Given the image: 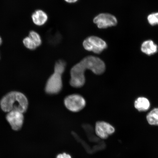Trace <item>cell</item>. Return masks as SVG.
I'll use <instances>...</instances> for the list:
<instances>
[{"label": "cell", "mask_w": 158, "mask_h": 158, "mask_svg": "<svg viewBox=\"0 0 158 158\" xmlns=\"http://www.w3.org/2000/svg\"><path fill=\"white\" fill-rule=\"evenodd\" d=\"M86 70L91 71L98 75L103 73L106 70V65L101 59L93 56L85 57L80 62L71 69L70 84L75 88H80L85 82V72Z\"/></svg>", "instance_id": "1"}, {"label": "cell", "mask_w": 158, "mask_h": 158, "mask_svg": "<svg viewBox=\"0 0 158 158\" xmlns=\"http://www.w3.org/2000/svg\"><path fill=\"white\" fill-rule=\"evenodd\" d=\"M0 104L5 112L16 110L23 113L27 111L28 102L26 97L21 93L12 92L3 97Z\"/></svg>", "instance_id": "2"}, {"label": "cell", "mask_w": 158, "mask_h": 158, "mask_svg": "<svg viewBox=\"0 0 158 158\" xmlns=\"http://www.w3.org/2000/svg\"><path fill=\"white\" fill-rule=\"evenodd\" d=\"M83 46L85 50L100 54L107 47L105 41L97 36L92 35L87 37L83 42Z\"/></svg>", "instance_id": "3"}, {"label": "cell", "mask_w": 158, "mask_h": 158, "mask_svg": "<svg viewBox=\"0 0 158 158\" xmlns=\"http://www.w3.org/2000/svg\"><path fill=\"white\" fill-rule=\"evenodd\" d=\"M64 104L70 111L73 112H80L86 106L85 98L80 94H72L64 98Z\"/></svg>", "instance_id": "4"}, {"label": "cell", "mask_w": 158, "mask_h": 158, "mask_svg": "<svg viewBox=\"0 0 158 158\" xmlns=\"http://www.w3.org/2000/svg\"><path fill=\"white\" fill-rule=\"evenodd\" d=\"M62 75L54 72L47 81L45 91L47 94H55L60 92L62 88Z\"/></svg>", "instance_id": "5"}, {"label": "cell", "mask_w": 158, "mask_h": 158, "mask_svg": "<svg viewBox=\"0 0 158 158\" xmlns=\"http://www.w3.org/2000/svg\"><path fill=\"white\" fill-rule=\"evenodd\" d=\"M93 21L99 29H106L114 26L117 23L116 17L108 13L100 14L94 18Z\"/></svg>", "instance_id": "6"}, {"label": "cell", "mask_w": 158, "mask_h": 158, "mask_svg": "<svg viewBox=\"0 0 158 158\" xmlns=\"http://www.w3.org/2000/svg\"><path fill=\"white\" fill-rule=\"evenodd\" d=\"M95 131L98 137L106 139L114 133L115 129L113 126L107 122L98 121L96 124Z\"/></svg>", "instance_id": "7"}, {"label": "cell", "mask_w": 158, "mask_h": 158, "mask_svg": "<svg viewBox=\"0 0 158 158\" xmlns=\"http://www.w3.org/2000/svg\"><path fill=\"white\" fill-rule=\"evenodd\" d=\"M6 118L13 130H18L22 127L24 117L21 112L13 110L8 112Z\"/></svg>", "instance_id": "8"}, {"label": "cell", "mask_w": 158, "mask_h": 158, "mask_svg": "<svg viewBox=\"0 0 158 158\" xmlns=\"http://www.w3.org/2000/svg\"><path fill=\"white\" fill-rule=\"evenodd\" d=\"M31 19L33 23L38 26L44 25L48 19L47 14L42 10H37L31 15Z\"/></svg>", "instance_id": "9"}, {"label": "cell", "mask_w": 158, "mask_h": 158, "mask_svg": "<svg viewBox=\"0 0 158 158\" xmlns=\"http://www.w3.org/2000/svg\"><path fill=\"white\" fill-rule=\"evenodd\" d=\"M141 49L143 53L150 55L157 52L158 47L153 41L149 40L144 41L141 45Z\"/></svg>", "instance_id": "10"}, {"label": "cell", "mask_w": 158, "mask_h": 158, "mask_svg": "<svg viewBox=\"0 0 158 158\" xmlns=\"http://www.w3.org/2000/svg\"><path fill=\"white\" fill-rule=\"evenodd\" d=\"M136 109L140 111H146L149 109L150 103L147 98L141 97L137 99L134 103Z\"/></svg>", "instance_id": "11"}, {"label": "cell", "mask_w": 158, "mask_h": 158, "mask_svg": "<svg viewBox=\"0 0 158 158\" xmlns=\"http://www.w3.org/2000/svg\"><path fill=\"white\" fill-rule=\"evenodd\" d=\"M147 118L150 125H158V108H155L148 114Z\"/></svg>", "instance_id": "12"}, {"label": "cell", "mask_w": 158, "mask_h": 158, "mask_svg": "<svg viewBox=\"0 0 158 158\" xmlns=\"http://www.w3.org/2000/svg\"><path fill=\"white\" fill-rule=\"evenodd\" d=\"M28 36L31 38L37 47L40 46L42 44V40L39 33L34 31H30Z\"/></svg>", "instance_id": "13"}, {"label": "cell", "mask_w": 158, "mask_h": 158, "mask_svg": "<svg viewBox=\"0 0 158 158\" xmlns=\"http://www.w3.org/2000/svg\"><path fill=\"white\" fill-rule=\"evenodd\" d=\"M66 63L64 61L60 60L57 61L55 65L54 72L62 74L66 69Z\"/></svg>", "instance_id": "14"}, {"label": "cell", "mask_w": 158, "mask_h": 158, "mask_svg": "<svg viewBox=\"0 0 158 158\" xmlns=\"http://www.w3.org/2000/svg\"><path fill=\"white\" fill-rule=\"evenodd\" d=\"M23 42L26 48L29 50H34L37 48L36 45L29 36L23 39Z\"/></svg>", "instance_id": "15"}, {"label": "cell", "mask_w": 158, "mask_h": 158, "mask_svg": "<svg viewBox=\"0 0 158 158\" xmlns=\"http://www.w3.org/2000/svg\"><path fill=\"white\" fill-rule=\"evenodd\" d=\"M148 20L152 25H158V13L152 14L148 16Z\"/></svg>", "instance_id": "16"}, {"label": "cell", "mask_w": 158, "mask_h": 158, "mask_svg": "<svg viewBox=\"0 0 158 158\" xmlns=\"http://www.w3.org/2000/svg\"><path fill=\"white\" fill-rule=\"evenodd\" d=\"M56 158H72L71 156L67 154L66 153H64L63 154H59L57 156Z\"/></svg>", "instance_id": "17"}, {"label": "cell", "mask_w": 158, "mask_h": 158, "mask_svg": "<svg viewBox=\"0 0 158 158\" xmlns=\"http://www.w3.org/2000/svg\"><path fill=\"white\" fill-rule=\"evenodd\" d=\"M64 1L67 3H76V2L78 1V0H64Z\"/></svg>", "instance_id": "18"}, {"label": "cell", "mask_w": 158, "mask_h": 158, "mask_svg": "<svg viewBox=\"0 0 158 158\" xmlns=\"http://www.w3.org/2000/svg\"><path fill=\"white\" fill-rule=\"evenodd\" d=\"M2 40L1 36H0V46L2 45Z\"/></svg>", "instance_id": "19"}]
</instances>
